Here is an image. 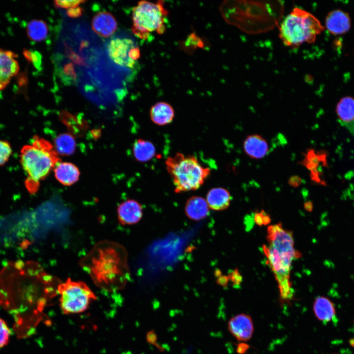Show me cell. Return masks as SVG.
<instances>
[{
    "mask_svg": "<svg viewBox=\"0 0 354 354\" xmlns=\"http://www.w3.org/2000/svg\"><path fill=\"white\" fill-rule=\"evenodd\" d=\"M128 255L116 242L103 240L96 243L79 262L98 288L115 292L122 289L129 279Z\"/></svg>",
    "mask_w": 354,
    "mask_h": 354,
    "instance_id": "cell-1",
    "label": "cell"
},
{
    "mask_svg": "<svg viewBox=\"0 0 354 354\" xmlns=\"http://www.w3.org/2000/svg\"><path fill=\"white\" fill-rule=\"evenodd\" d=\"M267 240L268 244L263 248L267 264L277 282L281 300L289 302L294 295L290 281L292 263L301 255L295 248L292 232L280 223L268 227Z\"/></svg>",
    "mask_w": 354,
    "mask_h": 354,
    "instance_id": "cell-2",
    "label": "cell"
},
{
    "mask_svg": "<svg viewBox=\"0 0 354 354\" xmlns=\"http://www.w3.org/2000/svg\"><path fill=\"white\" fill-rule=\"evenodd\" d=\"M20 163L27 175L25 186L31 194L39 189L41 180L49 174L59 162L58 152L47 140L35 136L31 144L24 146L20 151Z\"/></svg>",
    "mask_w": 354,
    "mask_h": 354,
    "instance_id": "cell-3",
    "label": "cell"
},
{
    "mask_svg": "<svg viewBox=\"0 0 354 354\" xmlns=\"http://www.w3.org/2000/svg\"><path fill=\"white\" fill-rule=\"evenodd\" d=\"M319 20L311 13L295 7L279 27V37L286 46L295 48L314 42L324 30Z\"/></svg>",
    "mask_w": 354,
    "mask_h": 354,
    "instance_id": "cell-4",
    "label": "cell"
},
{
    "mask_svg": "<svg viewBox=\"0 0 354 354\" xmlns=\"http://www.w3.org/2000/svg\"><path fill=\"white\" fill-rule=\"evenodd\" d=\"M176 193L195 190L202 185L210 174V170L204 167L193 155L177 153L165 161Z\"/></svg>",
    "mask_w": 354,
    "mask_h": 354,
    "instance_id": "cell-5",
    "label": "cell"
},
{
    "mask_svg": "<svg viewBox=\"0 0 354 354\" xmlns=\"http://www.w3.org/2000/svg\"><path fill=\"white\" fill-rule=\"evenodd\" d=\"M163 1H139L132 11V30L138 37L147 39L153 32L162 34L165 30L168 11Z\"/></svg>",
    "mask_w": 354,
    "mask_h": 354,
    "instance_id": "cell-6",
    "label": "cell"
},
{
    "mask_svg": "<svg viewBox=\"0 0 354 354\" xmlns=\"http://www.w3.org/2000/svg\"><path fill=\"white\" fill-rule=\"evenodd\" d=\"M57 292L59 295L60 307L65 314L82 313L97 298L86 283L73 281L71 278L61 282L58 287Z\"/></svg>",
    "mask_w": 354,
    "mask_h": 354,
    "instance_id": "cell-7",
    "label": "cell"
},
{
    "mask_svg": "<svg viewBox=\"0 0 354 354\" xmlns=\"http://www.w3.org/2000/svg\"><path fill=\"white\" fill-rule=\"evenodd\" d=\"M106 49L111 59L124 67L133 68L140 57L139 48L128 38H113L107 43Z\"/></svg>",
    "mask_w": 354,
    "mask_h": 354,
    "instance_id": "cell-8",
    "label": "cell"
},
{
    "mask_svg": "<svg viewBox=\"0 0 354 354\" xmlns=\"http://www.w3.org/2000/svg\"><path fill=\"white\" fill-rule=\"evenodd\" d=\"M17 57L13 52L0 48V90L18 73L20 66Z\"/></svg>",
    "mask_w": 354,
    "mask_h": 354,
    "instance_id": "cell-9",
    "label": "cell"
},
{
    "mask_svg": "<svg viewBox=\"0 0 354 354\" xmlns=\"http://www.w3.org/2000/svg\"><path fill=\"white\" fill-rule=\"evenodd\" d=\"M228 329L231 333L239 341L249 340L254 332V324L251 317L242 313L231 318L228 322Z\"/></svg>",
    "mask_w": 354,
    "mask_h": 354,
    "instance_id": "cell-10",
    "label": "cell"
},
{
    "mask_svg": "<svg viewBox=\"0 0 354 354\" xmlns=\"http://www.w3.org/2000/svg\"><path fill=\"white\" fill-rule=\"evenodd\" d=\"M117 216L119 223L122 225L137 224L143 216L142 206L136 200H127L118 206Z\"/></svg>",
    "mask_w": 354,
    "mask_h": 354,
    "instance_id": "cell-11",
    "label": "cell"
},
{
    "mask_svg": "<svg viewBox=\"0 0 354 354\" xmlns=\"http://www.w3.org/2000/svg\"><path fill=\"white\" fill-rule=\"evenodd\" d=\"M327 30L333 34H341L347 31L351 27L349 14L339 9L329 12L325 19Z\"/></svg>",
    "mask_w": 354,
    "mask_h": 354,
    "instance_id": "cell-12",
    "label": "cell"
},
{
    "mask_svg": "<svg viewBox=\"0 0 354 354\" xmlns=\"http://www.w3.org/2000/svg\"><path fill=\"white\" fill-rule=\"evenodd\" d=\"M243 150L252 159H259L265 157L269 151L267 141L261 135H248L243 142Z\"/></svg>",
    "mask_w": 354,
    "mask_h": 354,
    "instance_id": "cell-13",
    "label": "cell"
},
{
    "mask_svg": "<svg viewBox=\"0 0 354 354\" xmlns=\"http://www.w3.org/2000/svg\"><path fill=\"white\" fill-rule=\"evenodd\" d=\"M91 25L94 32L104 37L112 35L117 29V22L115 17L106 11L100 12L95 15Z\"/></svg>",
    "mask_w": 354,
    "mask_h": 354,
    "instance_id": "cell-14",
    "label": "cell"
},
{
    "mask_svg": "<svg viewBox=\"0 0 354 354\" xmlns=\"http://www.w3.org/2000/svg\"><path fill=\"white\" fill-rule=\"evenodd\" d=\"M185 213L190 219L200 221L209 213V207L206 199L200 196H192L186 201Z\"/></svg>",
    "mask_w": 354,
    "mask_h": 354,
    "instance_id": "cell-15",
    "label": "cell"
},
{
    "mask_svg": "<svg viewBox=\"0 0 354 354\" xmlns=\"http://www.w3.org/2000/svg\"><path fill=\"white\" fill-rule=\"evenodd\" d=\"M56 179L61 184L70 186L79 179L80 172L78 167L70 162L58 163L54 168Z\"/></svg>",
    "mask_w": 354,
    "mask_h": 354,
    "instance_id": "cell-16",
    "label": "cell"
},
{
    "mask_svg": "<svg viewBox=\"0 0 354 354\" xmlns=\"http://www.w3.org/2000/svg\"><path fill=\"white\" fill-rule=\"evenodd\" d=\"M336 111L342 124L354 133V98L351 96L341 98Z\"/></svg>",
    "mask_w": 354,
    "mask_h": 354,
    "instance_id": "cell-17",
    "label": "cell"
},
{
    "mask_svg": "<svg viewBox=\"0 0 354 354\" xmlns=\"http://www.w3.org/2000/svg\"><path fill=\"white\" fill-rule=\"evenodd\" d=\"M313 310L317 319L323 323H328L335 318L334 303L328 298L317 296L313 303Z\"/></svg>",
    "mask_w": 354,
    "mask_h": 354,
    "instance_id": "cell-18",
    "label": "cell"
},
{
    "mask_svg": "<svg viewBox=\"0 0 354 354\" xmlns=\"http://www.w3.org/2000/svg\"><path fill=\"white\" fill-rule=\"evenodd\" d=\"M231 199L230 192L222 187L211 189L208 191L206 198L209 208L214 210H222L228 208Z\"/></svg>",
    "mask_w": 354,
    "mask_h": 354,
    "instance_id": "cell-19",
    "label": "cell"
},
{
    "mask_svg": "<svg viewBox=\"0 0 354 354\" xmlns=\"http://www.w3.org/2000/svg\"><path fill=\"white\" fill-rule=\"evenodd\" d=\"M149 114L153 123L158 125H165L173 121L175 112L170 104L165 102H159L151 107Z\"/></svg>",
    "mask_w": 354,
    "mask_h": 354,
    "instance_id": "cell-20",
    "label": "cell"
},
{
    "mask_svg": "<svg viewBox=\"0 0 354 354\" xmlns=\"http://www.w3.org/2000/svg\"><path fill=\"white\" fill-rule=\"evenodd\" d=\"M133 153L137 161L141 162H147L155 155V148L151 142L138 139L133 144Z\"/></svg>",
    "mask_w": 354,
    "mask_h": 354,
    "instance_id": "cell-21",
    "label": "cell"
},
{
    "mask_svg": "<svg viewBox=\"0 0 354 354\" xmlns=\"http://www.w3.org/2000/svg\"><path fill=\"white\" fill-rule=\"evenodd\" d=\"M76 147L75 138L70 134H60L54 141V148L58 153L61 155L72 154L75 152Z\"/></svg>",
    "mask_w": 354,
    "mask_h": 354,
    "instance_id": "cell-22",
    "label": "cell"
},
{
    "mask_svg": "<svg viewBox=\"0 0 354 354\" xmlns=\"http://www.w3.org/2000/svg\"><path fill=\"white\" fill-rule=\"evenodd\" d=\"M26 31L30 39L39 42L46 38L48 29L46 23L44 21L34 19L28 23Z\"/></svg>",
    "mask_w": 354,
    "mask_h": 354,
    "instance_id": "cell-23",
    "label": "cell"
},
{
    "mask_svg": "<svg viewBox=\"0 0 354 354\" xmlns=\"http://www.w3.org/2000/svg\"><path fill=\"white\" fill-rule=\"evenodd\" d=\"M23 53L25 59L36 69H39L41 67L42 56L39 52L25 49Z\"/></svg>",
    "mask_w": 354,
    "mask_h": 354,
    "instance_id": "cell-24",
    "label": "cell"
},
{
    "mask_svg": "<svg viewBox=\"0 0 354 354\" xmlns=\"http://www.w3.org/2000/svg\"><path fill=\"white\" fill-rule=\"evenodd\" d=\"M61 76L63 81H65L67 84H71L74 82L76 74L73 65L71 63L65 64L61 69Z\"/></svg>",
    "mask_w": 354,
    "mask_h": 354,
    "instance_id": "cell-25",
    "label": "cell"
},
{
    "mask_svg": "<svg viewBox=\"0 0 354 354\" xmlns=\"http://www.w3.org/2000/svg\"><path fill=\"white\" fill-rule=\"evenodd\" d=\"M10 330L4 320L0 318V349L8 343Z\"/></svg>",
    "mask_w": 354,
    "mask_h": 354,
    "instance_id": "cell-26",
    "label": "cell"
},
{
    "mask_svg": "<svg viewBox=\"0 0 354 354\" xmlns=\"http://www.w3.org/2000/svg\"><path fill=\"white\" fill-rule=\"evenodd\" d=\"M11 153L12 148L9 143L7 141L0 140V166L8 161Z\"/></svg>",
    "mask_w": 354,
    "mask_h": 354,
    "instance_id": "cell-27",
    "label": "cell"
},
{
    "mask_svg": "<svg viewBox=\"0 0 354 354\" xmlns=\"http://www.w3.org/2000/svg\"><path fill=\"white\" fill-rule=\"evenodd\" d=\"M254 220L256 224L258 225H266L270 223L271 218L265 210H262L259 212H256L254 215Z\"/></svg>",
    "mask_w": 354,
    "mask_h": 354,
    "instance_id": "cell-28",
    "label": "cell"
},
{
    "mask_svg": "<svg viewBox=\"0 0 354 354\" xmlns=\"http://www.w3.org/2000/svg\"><path fill=\"white\" fill-rule=\"evenodd\" d=\"M86 2L85 0H55L54 4L56 7L60 8L70 9L78 6L80 4Z\"/></svg>",
    "mask_w": 354,
    "mask_h": 354,
    "instance_id": "cell-29",
    "label": "cell"
},
{
    "mask_svg": "<svg viewBox=\"0 0 354 354\" xmlns=\"http://www.w3.org/2000/svg\"><path fill=\"white\" fill-rule=\"evenodd\" d=\"M229 277L234 285L236 287L239 286L242 281V276L236 269L232 271Z\"/></svg>",
    "mask_w": 354,
    "mask_h": 354,
    "instance_id": "cell-30",
    "label": "cell"
},
{
    "mask_svg": "<svg viewBox=\"0 0 354 354\" xmlns=\"http://www.w3.org/2000/svg\"><path fill=\"white\" fill-rule=\"evenodd\" d=\"M84 12L83 9L79 6L68 9L66 11V14L71 18H77L82 15Z\"/></svg>",
    "mask_w": 354,
    "mask_h": 354,
    "instance_id": "cell-31",
    "label": "cell"
},
{
    "mask_svg": "<svg viewBox=\"0 0 354 354\" xmlns=\"http://www.w3.org/2000/svg\"><path fill=\"white\" fill-rule=\"evenodd\" d=\"M301 179L296 176L292 177L289 180V183L292 186H298L301 183Z\"/></svg>",
    "mask_w": 354,
    "mask_h": 354,
    "instance_id": "cell-32",
    "label": "cell"
},
{
    "mask_svg": "<svg viewBox=\"0 0 354 354\" xmlns=\"http://www.w3.org/2000/svg\"><path fill=\"white\" fill-rule=\"evenodd\" d=\"M304 206L305 208L308 211H311L313 208V205L310 202H307Z\"/></svg>",
    "mask_w": 354,
    "mask_h": 354,
    "instance_id": "cell-33",
    "label": "cell"
},
{
    "mask_svg": "<svg viewBox=\"0 0 354 354\" xmlns=\"http://www.w3.org/2000/svg\"><path fill=\"white\" fill-rule=\"evenodd\" d=\"M122 354H130V353H124Z\"/></svg>",
    "mask_w": 354,
    "mask_h": 354,
    "instance_id": "cell-34",
    "label": "cell"
},
{
    "mask_svg": "<svg viewBox=\"0 0 354 354\" xmlns=\"http://www.w3.org/2000/svg\"></svg>",
    "mask_w": 354,
    "mask_h": 354,
    "instance_id": "cell-35",
    "label": "cell"
}]
</instances>
